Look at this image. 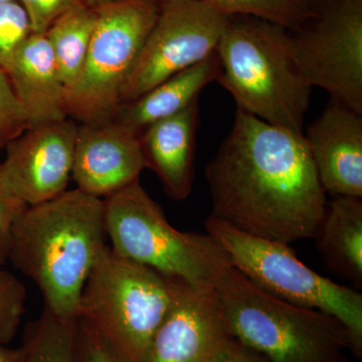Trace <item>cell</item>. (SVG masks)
I'll list each match as a JSON object with an SVG mask.
<instances>
[{
    "label": "cell",
    "instance_id": "cell-1",
    "mask_svg": "<svg viewBox=\"0 0 362 362\" xmlns=\"http://www.w3.org/2000/svg\"><path fill=\"white\" fill-rule=\"evenodd\" d=\"M211 216L242 232L291 244L313 239L327 202L304 136L237 109L206 169Z\"/></svg>",
    "mask_w": 362,
    "mask_h": 362
},
{
    "label": "cell",
    "instance_id": "cell-2",
    "mask_svg": "<svg viewBox=\"0 0 362 362\" xmlns=\"http://www.w3.org/2000/svg\"><path fill=\"white\" fill-rule=\"evenodd\" d=\"M106 240L103 199L75 188L26 207L13 230L8 261L37 286L45 309L75 320Z\"/></svg>",
    "mask_w": 362,
    "mask_h": 362
},
{
    "label": "cell",
    "instance_id": "cell-3",
    "mask_svg": "<svg viewBox=\"0 0 362 362\" xmlns=\"http://www.w3.org/2000/svg\"><path fill=\"white\" fill-rule=\"evenodd\" d=\"M216 81L238 109L304 134L313 87L299 71L289 30L252 16H230L216 47Z\"/></svg>",
    "mask_w": 362,
    "mask_h": 362
},
{
    "label": "cell",
    "instance_id": "cell-4",
    "mask_svg": "<svg viewBox=\"0 0 362 362\" xmlns=\"http://www.w3.org/2000/svg\"><path fill=\"white\" fill-rule=\"evenodd\" d=\"M214 291L235 339L269 362H349V333L335 317L274 296L233 265Z\"/></svg>",
    "mask_w": 362,
    "mask_h": 362
},
{
    "label": "cell",
    "instance_id": "cell-5",
    "mask_svg": "<svg viewBox=\"0 0 362 362\" xmlns=\"http://www.w3.org/2000/svg\"><path fill=\"white\" fill-rule=\"evenodd\" d=\"M103 201L107 239L119 256L195 289L214 288L221 271L232 265L209 233L173 228L140 180Z\"/></svg>",
    "mask_w": 362,
    "mask_h": 362
},
{
    "label": "cell",
    "instance_id": "cell-6",
    "mask_svg": "<svg viewBox=\"0 0 362 362\" xmlns=\"http://www.w3.org/2000/svg\"><path fill=\"white\" fill-rule=\"evenodd\" d=\"M180 283L107 245L83 289L78 319L90 324L122 362H141Z\"/></svg>",
    "mask_w": 362,
    "mask_h": 362
},
{
    "label": "cell",
    "instance_id": "cell-7",
    "mask_svg": "<svg viewBox=\"0 0 362 362\" xmlns=\"http://www.w3.org/2000/svg\"><path fill=\"white\" fill-rule=\"evenodd\" d=\"M209 235L218 240L230 263L259 288L290 303L335 317L346 327L351 354L362 356L361 293L319 275L283 243L242 232L209 216Z\"/></svg>",
    "mask_w": 362,
    "mask_h": 362
},
{
    "label": "cell",
    "instance_id": "cell-8",
    "mask_svg": "<svg viewBox=\"0 0 362 362\" xmlns=\"http://www.w3.org/2000/svg\"><path fill=\"white\" fill-rule=\"evenodd\" d=\"M97 23L84 66L66 93L69 118L113 120L122 93L158 14L157 0H123L96 8Z\"/></svg>",
    "mask_w": 362,
    "mask_h": 362
},
{
    "label": "cell",
    "instance_id": "cell-9",
    "mask_svg": "<svg viewBox=\"0 0 362 362\" xmlns=\"http://www.w3.org/2000/svg\"><path fill=\"white\" fill-rule=\"evenodd\" d=\"M290 35L305 80L362 115V0H319L313 18Z\"/></svg>",
    "mask_w": 362,
    "mask_h": 362
},
{
    "label": "cell",
    "instance_id": "cell-10",
    "mask_svg": "<svg viewBox=\"0 0 362 362\" xmlns=\"http://www.w3.org/2000/svg\"><path fill=\"white\" fill-rule=\"evenodd\" d=\"M228 20L204 0H159L156 23L124 87L122 104L214 54Z\"/></svg>",
    "mask_w": 362,
    "mask_h": 362
},
{
    "label": "cell",
    "instance_id": "cell-11",
    "mask_svg": "<svg viewBox=\"0 0 362 362\" xmlns=\"http://www.w3.org/2000/svg\"><path fill=\"white\" fill-rule=\"evenodd\" d=\"M235 341L214 287L180 283L141 362H223Z\"/></svg>",
    "mask_w": 362,
    "mask_h": 362
},
{
    "label": "cell",
    "instance_id": "cell-12",
    "mask_svg": "<svg viewBox=\"0 0 362 362\" xmlns=\"http://www.w3.org/2000/svg\"><path fill=\"white\" fill-rule=\"evenodd\" d=\"M77 132V124L68 118L30 126L9 143L0 161L9 192L28 206L64 194L71 178Z\"/></svg>",
    "mask_w": 362,
    "mask_h": 362
},
{
    "label": "cell",
    "instance_id": "cell-13",
    "mask_svg": "<svg viewBox=\"0 0 362 362\" xmlns=\"http://www.w3.org/2000/svg\"><path fill=\"white\" fill-rule=\"evenodd\" d=\"M144 169L139 135L114 119L78 126L71 171L78 189L104 199L139 180Z\"/></svg>",
    "mask_w": 362,
    "mask_h": 362
},
{
    "label": "cell",
    "instance_id": "cell-14",
    "mask_svg": "<svg viewBox=\"0 0 362 362\" xmlns=\"http://www.w3.org/2000/svg\"><path fill=\"white\" fill-rule=\"evenodd\" d=\"M303 136L324 192L362 199L361 114L330 100Z\"/></svg>",
    "mask_w": 362,
    "mask_h": 362
},
{
    "label": "cell",
    "instance_id": "cell-15",
    "mask_svg": "<svg viewBox=\"0 0 362 362\" xmlns=\"http://www.w3.org/2000/svg\"><path fill=\"white\" fill-rule=\"evenodd\" d=\"M199 124L197 101L139 134L145 168L158 176L166 194L175 201H185L192 194Z\"/></svg>",
    "mask_w": 362,
    "mask_h": 362
},
{
    "label": "cell",
    "instance_id": "cell-16",
    "mask_svg": "<svg viewBox=\"0 0 362 362\" xmlns=\"http://www.w3.org/2000/svg\"><path fill=\"white\" fill-rule=\"evenodd\" d=\"M30 126L69 118L66 89L45 35L33 33L6 71Z\"/></svg>",
    "mask_w": 362,
    "mask_h": 362
},
{
    "label": "cell",
    "instance_id": "cell-17",
    "mask_svg": "<svg viewBox=\"0 0 362 362\" xmlns=\"http://www.w3.org/2000/svg\"><path fill=\"white\" fill-rule=\"evenodd\" d=\"M220 71L216 52L192 68L166 78L133 101L119 107L114 120L139 135L152 124L175 116L199 101L202 90L216 81Z\"/></svg>",
    "mask_w": 362,
    "mask_h": 362
},
{
    "label": "cell",
    "instance_id": "cell-18",
    "mask_svg": "<svg viewBox=\"0 0 362 362\" xmlns=\"http://www.w3.org/2000/svg\"><path fill=\"white\" fill-rule=\"evenodd\" d=\"M313 239L330 271L362 285V199L337 197L327 204Z\"/></svg>",
    "mask_w": 362,
    "mask_h": 362
},
{
    "label": "cell",
    "instance_id": "cell-19",
    "mask_svg": "<svg viewBox=\"0 0 362 362\" xmlns=\"http://www.w3.org/2000/svg\"><path fill=\"white\" fill-rule=\"evenodd\" d=\"M96 23V8L82 2L59 16L45 33L66 93L84 66Z\"/></svg>",
    "mask_w": 362,
    "mask_h": 362
},
{
    "label": "cell",
    "instance_id": "cell-20",
    "mask_svg": "<svg viewBox=\"0 0 362 362\" xmlns=\"http://www.w3.org/2000/svg\"><path fill=\"white\" fill-rule=\"evenodd\" d=\"M78 319H64L44 308L26 333L21 362H78Z\"/></svg>",
    "mask_w": 362,
    "mask_h": 362
},
{
    "label": "cell",
    "instance_id": "cell-21",
    "mask_svg": "<svg viewBox=\"0 0 362 362\" xmlns=\"http://www.w3.org/2000/svg\"><path fill=\"white\" fill-rule=\"evenodd\" d=\"M226 16H252L295 33L315 14L319 0H204Z\"/></svg>",
    "mask_w": 362,
    "mask_h": 362
},
{
    "label": "cell",
    "instance_id": "cell-22",
    "mask_svg": "<svg viewBox=\"0 0 362 362\" xmlns=\"http://www.w3.org/2000/svg\"><path fill=\"white\" fill-rule=\"evenodd\" d=\"M25 8L16 1L0 4V69L8 70L14 57L33 35Z\"/></svg>",
    "mask_w": 362,
    "mask_h": 362
},
{
    "label": "cell",
    "instance_id": "cell-23",
    "mask_svg": "<svg viewBox=\"0 0 362 362\" xmlns=\"http://www.w3.org/2000/svg\"><path fill=\"white\" fill-rule=\"evenodd\" d=\"M26 290L23 283L0 265V343L8 344L18 332L25 312Z\"/></svg>",
    "mask_w": 362,
    "mask_h": 362
},
{
    "label": "cell",
    "instance_id": "cell-24",
    "mask_svg": "<svg viewBox=\"0 0 362 362\" xmlns=\"http://www.w3.org/2000/svg\"><path fill=\"white\" fill-rule=\"evenodd\" d=\"M30 127L6 71L0 69V150Z\"/></svg>",
    "mask_w": 362,
    "mask_h": 362
},
{
    "label": "cell",
    "instance_id": "cell-25",
    "mask_svg": "<svg viewBox=\"0 0 362 362\" xmlns=\"http://www.w3.org/2000/svg\"><path fill=\"white\" fill-rule=\"evenodd\" d=\"M83 0H20L33 33L45 35L59 16L82 4Z\"/></svg>",
    "mask_w": 362,
    "mask_h": 362
},
{
    "label": "cell",
    "instance_id": "cell-26",
    "mask_svg": "<svg viewBox=\"0 0 362 362\" xmlns=\"http://www.w3.org/2000/svg\"><path fill=\"white\" fill-rule=\"evenodd\" d=\"M23 202L14 197L2 181L0 173V265L8 261L9 247L16 223L25 211Z\"/></svg>",
    "mask_w": 362,
    "mask_h": 362
},
{
    "label": "cell",
    "instance_id": "cell-27",
    "mask_svg": "<svg viewBox=\"0 0 362 362\" xmlns=\"http://www.w3.org/2000/svg\"><path fill=\"white\" fill-rule=\"evenodd\" d=\"M78 362H122L90 324L78 319Z\"/></svg>",
    "mask_w": 362,
    "mask_h": 362
},
{
    "label": "cell",
    "instance_id": "cell-28",
    "mask_svg": "<svg viewBox=\"0 0 362 362\" xmlns=\"http://www.w3.org/2000/svg\"><path fill=\"white\" fill-rule=\"evenodd\" d=\"M223 362H269L265 357L261 356L249 347L245 346L242 343L235 341L233 349Z\"/></svg>",
    "mask_w": 362,
    "mask_h": 362
},
{
    "label": "cell",
    "instance_id": "cell-29",
    "mask_svg": "<svg viewBox=\"0 0 362 362\" xmlns=\"http://www.w3.org/2000/svg\"><path fill=\"white\" fill-rule=\"evenodd\" d=\"M23 349H11L7 344L0 343V362H21Z\"/></svg>",
    "mask_w": 362,
    "mask_h": 362
},
{
    "label": "cell",
    "instance_id": "cell-30",
    "mask_svg": "<svg viewBox=\"0 0 362 362\" xmlns=\"http://www.w3.org/2000/svg\"><path fill=\"white\" fill-rule=\"evenodd\" d=\"M87 6L93 8H99V7L108 6V4H116V2L123 1V0H83Z\"/></svg>",
    "mask_w": 362,
    "mask_h": 362
},
{
    "label": "cell",
    "instance_id": "cell-31",
    "mask_svg": "<svg viewBox=\"0 0 362 362\" xmlns=\"http://www.w3.org/2000/svg\"><path fill=\"white\" fill-rule=\"evenodd\" d=\"M16 1V0H0V4H6V2Z\"/></svg>",
    "mask_w": 362,
    "mask_h": 362
}]
</instances>
